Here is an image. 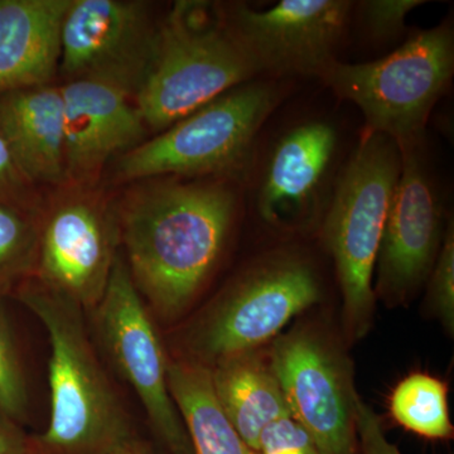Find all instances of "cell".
<instances>
[{
	"label": "cell",
	"mask_w": 454,
	"mask_h": 454,
	"mask_svg": "<svg viewBox=\"0 0 454 454\" xmlns=\"http://www.w3.org/2000/svg\"><path fill=\"white\" fill-rule=\"evenodd\" d=\"M258 454H319L315 441L291 414L274 420L260 434Z\"/></svg>",
	"instance_id": "d4e9b609"
},
{
	"label": "cell",
	"mask_w": 454,
	"mask_h": 454,
	"mask_svg": "<svg viewBox=\"0 0 454 454\" xmlns=\"http://www.w3.org/2000/svg\"><path fill=\"white\" fill-rule=\"evenodd\" d=\"M454 73V33L450 20L417 31L372 62L334 59L319 80L337 98L351 101L365 118V133L381 134L400 152L423 148L427 122Z\"/></svg>",
	"instance_id": "5b68a950"
},
{
	"label": "cell",
	"mask_w": 454,
	"mask_h": 454,
	"mask_svg": "<svg viewBox=\"0 0 454 454\" xmlns=\"http://www.w3.org/2000/svg\"><path fill=\"white\" fill-rule=\"evenodd\" d=\"M289 413L319 454H355L357 447L354 365L337 337L318 324L279 334L269 352Z\"/></svg>",
	"instance_id": "ba28073f"
},
{
	"label": "cell",
	"mask_w": 454,
	"mask_h": 454,
	"mask_svg": "<svg viewBox=\"0 0 454 454\" xmlns=\"http://www.w3.org/2000/svg\"><path fill=\"white\" fill-rule=\"evenodd\" d=\"M402 172V152L381 134L364 136L340 175L322 235L333 256L342 297L348 339L372 328L376 295L372 280L382 232Z\"/></svg>",
	"instance_id": "3957f363"
},
{
	"label": "cell",
	"mask_w": 454,
	"mask_h": 454,
	"mask_svg": "<svg viewBox=\"0 0 454 454\" xmlns=\"http://www.w3.org/2000/svg\"><path fill=\"white\" fill-rule=\"evenodd\" d=\"M427 303L448 334L454 333V225L448 220L443 243L428 277Z\"/></svg>",
	"instance_id": "603a6c76"
},
{
	"label": "cell",
	"mask_w": 454,
	"mask_h": 454,
	"mask_svg": "<svg viewBox=\"0 0 454 454\" xmlns=\"http://www.w3.org/2000/svg\"><path fill=\"white\" fill-rule=\"evenodd\" d=\"M31 187L18 169L7 142L0 133V203L28 211L32 206Z\"/></svg>",
	"instance_id": "484cf974"
},
{
	"label": "cell",
	"mask_w": 454,
	"mask_h": 454,
	"mask_svg": "<svg viewBox=\"0 0 454 454\" xmlns=\"http://www.w3.org/2000/svg\"><path fill=\"white\" fill-rule=\"evenodd\" d=\"M280 98L271 82L253 80L230 90L122 154L118 176L130 181L243 172L259 130Z\"/></svg>",
	"instance_id": "52a82bcc"
},
{
	"label": "cell",
	"mask_w": 454,
	"mask_h": 454,
	"mask_svg": "<svg viewBox=\"0 0 454 454\" xmlns=\"http://www.w3.org/2000/svg\"><path fill=\"white\" fill-rule=\"evenodd\" d=\"M210 372L223 414L256 452L265 427L291 414L269 355L265 356L259 348L239 352L217 361Z\"/></svg>",
	"instance_id": "ac0fdd59"
},
{
	"label": "cell",
	"mask_w": 454,
	"mask_h": 454,
	"mask_svg": "<svg viewBox=\"0 0 454 454\" xmlns=\"http://www.w3.org/2000/svg\"><path fill=\"white\" fill-rule=\"evenodd\" d=\"M112 454H153L148 448L143 446L136 438H131L130 441L125 442L121 446L116 448Z\"/></svg>",
	"instance_id": "f1b7e54d"
},
{
	"label": "cell",
	"mask_w": 454,
	"mask_h": 454,
	"mask_svg": "<svg viewBox=\"0 0 454 454\" xmlns=\"http://www.w3.org/2000/svg\"><path fill=\"white\" fill-rule=\"evenodd\" d=\"M255 76L217 5L177 2L158 26L136 106L146 128L162 131Z\"/></svg>",
	"instance_id": "277c9868"
},
{
	"label": "cell",
	"mask_w": 454,
	"mask_h": 454,
	"mask_svg": "<svg viewBox=\"0 0 454 454\" xmlns=\"http://www.w3.org/2000/svg\"><path fill=\"white\" fill-rule=\"evenodd\" d=\"M110 363L138 396L155 434L172 454H192L184 420L168 387L169 360L153 315L118 253L106 293L90 310Z\"/></svg>",
	"instance_id": "9c48e42d"
},
{
	"label": "cell",
	"mask_w": 454,
	"mask_h": 454,
	"mask_svg": "<svg viewBox=\"0 0 454 454\" xmlns=\"http://www.w3.org/2000/svg\"><path fill=\"white\" fill-rule=\"evenodd\" d=\"M420 0H365L357 3L361 25L376 42L395 41L406 31L405 20L413 9L426 4Z\"/></svg>",
	"instance_id": "cb8c5ba5"
},
{
	"label": "cell",
	"mask_w": 454,
	"mask_h": 454,
	"mask_svg": "<svg viewBox=\"0 0 454 454\" xmlns=\"http://www.w3.org/2000/svg\"><path fill=\"white\" fill-rule=\"evenodd\" d=\"M157 33L145 3L70 0L59 66L70 80H97L136 95L153 59Z\"/></svg>",
	"instance_id": "8fae6325"
},
{
	"label": "cell",
	"mask_w": 454,
	"mask_h": 454,
	"mask_svg": "<svg viewBox=\"0 0 454 454\" xmlns=\"http://www.w3.org/2000/svg\"><path fill=\"white\" fill-rule=\"evenodd\" d=\"M321 298V278L309 258L293 250L265 254L191 325L187 358L211 367L231 355L259 348Z\"/></svg>",
	"instance_id": "8992f818"
},
{
	"label": "cell",
	"mask_w": 454,
	"mask_h": 454,
	"mask_svg": "<svg viewBox=\"0 0 454 454\" xmlns=\"http://www.w3.org/2000/svg\"><path fill=\"white\" fill-rule=\"evenodd\" d=\"M28 411V390L25 373L7 317L0 307V414L12 422H20Z\"/></svg>",
	"instance_id": "7402d4cb"
},
{
	"label": "cell",
	"mask_w": 454,
	"mask_h": 454,
	"mask_svg": "<svg viewBox=\"0 0 454 454\" xmlns=\"http://www.w3.org/2000/svg\"><path fill=\"white\" fill-rule=\"evenodd\" d=\"M119 243L118 217L92 199L66 200L40 227L35 279L90 312L106 293Z\"/></svg>",
	"instance_id": "4fadbf2b"
},
{
	"label": "cell",
	"mask_w": 454,
	"mask_h": 454,
	"mask_svg": "<svg viewBox=\"0 0 454 454\" xmlns=\"http://www.w3.org/2000/svg\"><path fill=\"white\" fill-rule=\"evenodd\" d=\"M235 215L234 191L215 182L168 179L127 200L119 234L152 315L172 322L186 312L219 262Z\"/></svg>",
	"instance_id": "6da1fadb"
},
{
	"label": "cell",
	"mask_w": 454,
	"mask_h": 454,
	"mask_svg": "<svg viewBox=\"0 0 454 454\" xmlns=\"http://www.w3.org/2000/svg\"><path fill=\"white\" fill-rule=\"evenodd\" d=\"M27 454H41V453L35 452V450H33V448H31V450H29V452Z\"/></svg>",
	"instance_id": "f546056e"
},
{
	"label": "cell",
	"mask_w": 454,
	"mask_h": 454,
	"mask_svg": "<svg viewBox=\"0 0 454 454\" xmlns=\"http://www.w3.org/2000/svg\"><path fill=\"white\" fill-rule=\"evenodd\" d=\"M356 432L363 454H402L387 441L380 418L361 396L356 403Z\"/></svg>",
	"instance_id": "4316f807"
},
{
	"label": "cell",
	"mask_w": 454,
	"mask_h": 454,
	"mask_svg": "<svg viewBox=\"0 0 454 454\" xmlns=\"http://www.w3.org/2000/svg\"><path fill=\"white\" fill-rule=\"evenodd\" d=\"M31 448L16 424L0 414V454H27Z\"/></svg>",
	"instance_id": "83f0119b"
},
{
	"label": "cell",
	"mask_w": 454,
	"mask_h": 454,
	"mask_svg": "<svg viewBox=\"0 0 454 454\" xmlns=\"http://www.w3.org/2000/svg\"><path fill=\"white\" fill-rule=\"evenodd\" d=\"M168 387L192 454H258L223 414L212 387L210 367L187 357L169 360Z\"/></svg>",
	"instance_id": "d6986e66"
},
{
	"label": "cell",
	"mask_w": 454,
	"mask_h": 454,
	"mask_svg": "<svg viewBox=\"0 0 454 454\" xmlns=\"http://www.w3.org/2000/svg\"><path fill=\"white\" fill-rule=\"evenodd\" d=\"M0 133L29 184L67 178L61 88L33 86L0 95Z\"/></svg>",
	"instance_id": "2e32d148"
},
{
	"label": "cell",
	"mask_w": 454,
	"mask_h": 454,
	"mask_svg": "<svg viewBox=\"0 0 454 454\" xmlns=\"http://www.w3.org/2000/svg\"><path fill=\"white\" fill-rule=\"evenodd\" d=\"M389 411L399 426L414 434L432 441L453 438L448 387L441 379L423 372L406 376L391 393Z\"/></svg>",
	"instance_id": "ffe728a7"
},
{
	"label": "cell",
	"mask_w": 454,
	"mask_h": 454,
	"mask_svg": "<svg viewBox=\"0 0 454 454\" xmlns=\"http://www.w3.org/2000/svg\"><path fill=\"white\" fill-rule=\"evenodd\" d=\"M64 98L66 177L92 178L116 154L140 145L145 122L130 95L97 80H70Z\"/></svg>",
	"instance_id": "9a60e30c"
},
{
	"label": "cell",
	"mask_w": 454,
	"mask_h": 454,
	"mask_svg": "<svg viewBox=\"0 0 454 454\" xmlns=\"http://www.w3.org/2000/svg\"><path fill=\"white\" fill-rule=\"evenodd\" d=\"M354 4L348 0H283L267 11L235 3L219 12L256 74L319 79L336 59Z\"/></svg>",
	"instance_id": "30bf717a"
},
{
	"label": "cell",
	"mask_w": 454,
	"mask_h": 454,
	"mask_svg": "<svg viewBox=\"0 0 454 454\" xmlns=\"http://www.w3.org/2000/svg\"><path fill=\"white\" fill-rule=\"evenodd\" d=\"M38 234L26 211L0 203V282L35 271Z\"/></svg>",
	"instance_id": "44dd1931"
},
{
	"label": "cell",
	"mask_w": 454,
	"mask_h": 454,
	"mask_svg": "<svg viewBox=\"0 0 454 454\" xmlns=\"http://www.w3.org/2000/svg\"><path fill=\"white\" fill-rule=\"evenodd\" d=\"M70 0H0V95L49 85Z\"/></svg>",
	"instance_id": "e0dca14e"
},
{
	"label": "cell",
	"mask_w": 454,
	"mask_h": 454,
	"mask_svg": "<svg viewBox=\"0 0 454 454\" xmlns=\"http://www.w3.org/2000/svg\"><path fill=\"white\" fill-rule=\"evenodd\" d=\"M448 220L422 148L402 152V172L376 260V297L387 306L411 300L428 279Z\"/></svg>",
	"instance_id": "7c38bea8"
},
{
	"label": "cell",
	"mask_w": 454,
	"mask_h": 454,
	"mask_svg": "<svg viewBox=\"0 0 454 454\" xmlns=\"http://www.w3.org/2000/svg\"><path fill=\"white\" fill-rule=\"evenodd\" d=\"M339 146L333 125L301 122L277 140L262 169L256 206L269 225L298 230L312 220Z\"/></svg>",
	"instance_id": "5bb4252c"
},
{
	"label": "cell",
	"mask_w": 454,
	"mask_h": 454,
	"mask_svg": "<svg viewBox=\"0 0 454 454\" xmlns=\"http://www.w3.org/2000/svg\"><path fill=\"white\" fill-rule=\"evenodd\" d=\"M20 300L44 325L51 346L50 422L33 450L112 454L134 434L90 339L85 310L35 278L22 286Z\"/></svg>",
	"instance_id": "7a4b0ae2"
}]
</instances>
